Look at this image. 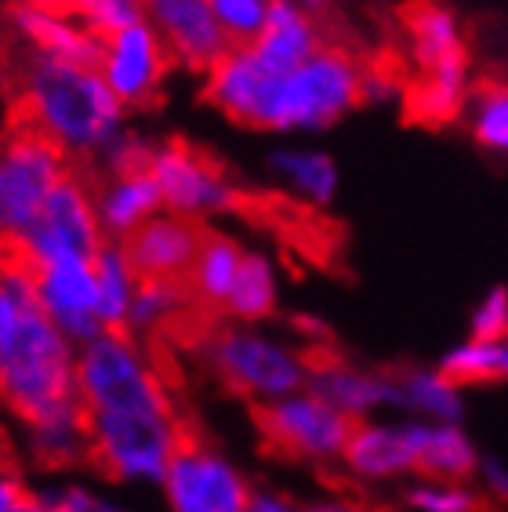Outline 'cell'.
<instances>
[{
	"label": "cell",
	"instance_id": "33",
	"mask_svg": "<svg viewBox=\"0 0 508 512\" xmlns=\"http://www.w3.org/2000/svg\"><path fill=\"white\" fill-rule=\"evenodd\" d=\"M102 509H106V505L84 491H66V494H59L55 502H48V512H102Z\"/></svg>",
	"mask_w": 508,
	"mask_h": 512
},
{
	"label": "cell",
	"instance_id": "38",
	"mask_svg": "<svg viewBox=\"0 0 508 512\" xmlns=\"http://www.w3.org/2000/svg\"><path fill=\"white\" fill-rule=\"evenodd\" d=\"M22 4H33V8L55 11V15H62V11L69 8V0H22Z\"/></svg>",
	"mask_w": 508,
	"mask_h": 512
},
{
	"label": "cell",
	"instance_id": "31",
	"mask_svg": "<svg viewBox=\"0 0 508 512\" xmlns=\"http://www.w3.org/2000/svg\"><path fill=\"white\" fill-rule=\"evenodd\" d=\"M508 331V287H490L487 295L472 306L469 335L472 338H501Z\"/></svg>",
	"mask_w": 508,
	"mask_h": 512
},
{
	"label": "cell",
	"instance_id": "32",
	"mask_svg": "<svg viewBox=\"0 0 508 512\" xmlns=\"http://www.w3.org/2000/svg\"><path fill=\"white\" fill-rule=\"evenodd\" d=\"M476 480H479V494L490 505H508V465L501 458H483Z\"/></svg>",
	"mask_w": 508,
	"mask_h": 512
},
{
	"label": "cell",
	"instance_id": "6",
	"mask_svg": "<svg viewBox=\"0 0 508 512\" xmlns=\"http://www.w3.org/2000/svg\"><path fill=\"white\" fill-rule=\"evenodd\" d=\"M77 393L91 411L178 414L164 382L135 353V342L113 335L88 342V353L77 364Z\"/></svg>",
	"mask_w": 508,
	"mask_h": 512
},
{
	"label": "cell",
	"instance_id": "21",
	"mask_svg": "<svg viewBox=\"0 0 508 512\" xmlns=\"http://www.w3.org/2000/svg\"><path fill=\"white\" fill-rule=\"evenodd\" d=\"M91 197L98 200V215H102L106 229L117 233V237L131 233L135 226H142V222L153 218V211L164 204L157 175L117 178V175H102V171H98L95 182H91Z\"/></svg>",
	"mask_w": 508,
	"mask_h": 512
},
{
	"label": "cell",
	"instance_id": "9",
	"mask_svg": "<svg viewBox=\"0 0 508 512\" xmlns=\"http://www.w3.org/2000/svg\"><path fill=\"white\" fill-rule=\"evenodd\" d=\"M157 182L164 204L171 211H186V215L229 211L236 186H240L229 175V164L222 157L182 135L167 138V146L157 153Z\"/></svg>",
	"mask_w": 508,
	"mask_h": 512
},
{
	"label": "cell",
	"instance_id": "23",
	"mask_svg": "<svg viewBox=\"0 0 508 512\" xmlns=\"http://www.w3.org/2000/svg\"><path fill=\"white\" fill-rule=\"evenodd\" d=\"M240 262H244L240 244L218 233V229H207L200 258H196V298L229 313V295H233Z\"/></svg>",
	"mask_w": 508,
	"mask_h": 512
},
{
	"label": "cell",
	"instance_id": "37",
	"mask_svg": "<svg viewBox=\"0 0 508 512\" xmlns=\"http://www.w3.org/2000/svg\"><path fill=\"white\" fill-rule=\"evenodd\" d=\"M298 8H302L309 19L320 22V15H327V11H331V0H298Z\"/></svg>",
	"mask_w": 508,
	"mask_h": 512
},
{
	"label": "cell",
	"instance_id": "24",
	"mask_svg": "<svg viewBox=\"0 0 508 512\" xmlns=\"http://www.w3.org/2000/svg\"><path fill=\"white\" fill-rule=\"evenodd\" d=\"M465 124L483 153L508 160V80H483L472 88Z\"/></svg>",
	"mask_w": 508,
	"mask_h": 512
},
{
	"label": "cell",
	"instance_id": "26",
	"mask_svg": "<svg viewBox=\"0 0 508 512\" xmlns=\"http://www.w3.org/2000/svg\"><path fill=\"white\" fill-rule=\"evenodd\" d=\"M276 309V284L269 273V262L262 255H244L240 273H236L233 295H229V313L240 320H269Z\"/></svg>",
	"mask_w": 508,
	"mask_h": 512
},
{
	"label": "cell",
	"instance_id": "28",
	"mask_svg": "<svg viewBox=\"0 0 508 512\" xmlns=\"http://www.w3.org/2000/svg\"><path fill=\"white\" fill-rule=\"evenodd\" d=\"M403 505L414 512H483L487 498L469 480H418L407 487Z\"/></svg>",
	"mask_w": 508,
	"mask_h": 512
},
{
	"label": "cell",
	"instance_id": "25",
	"mask_svg": "<svg viewBox=\"0 0 508 512\" xmlns=\"http://www.w3.org/2000/svg\"><path fill=\"white\" fill-rule=\"evenodd\" d=\"M440 371L454 385H490L508 382V353L501 338H465L440 360Z\"/></svg>",
	"mask_w": 508,
	"mask_h": 512
},
{
	"label": "cell",
	"instance_id": "20",
	"mask_svg": "<svg viewBox=\"0 0 508 512\" xmlns=\"http://www.w3.org/2000/svg\"><path fill=\"white\" fill-rule=\"evenodd\" d=\"M403 37H407V59L414 62L418 73L458 59V55H469L458 15L436 0H414L403 8Z\"/></svg>",
	"mask_w": 508,
	"mask_h": 512
},
{
	"label": "cell",
	"instance_id": "11",
	"mask_svg": "<svg viewBox=\"0 0 508 512\" xmlns=\"http://www.w3.org/2000/svg\"><path fill=\"white\" fill-rule=\"evenodd\" d=\"M37 255L44 262H62V258H77V262H95L102 251V233H98V215L91 204V189L80 182L77 171H69L59 186L51 189L48 204L26 233Z\"/></svg>",
	"mask_w": 508,
	"mask_h": 512
},
{
	"label": "cell",
	"instance_id": "36",
	"mask_svg": "<svg viewBox=\"0 0 508 512\" xmlns=\"http://www.w3.org/2000/svg\"><path fill=\"white\" fill-rule=\"evenodd\" d=\"M305 512H371L356 502H323V505H309Z\"/></svg>",
	"mask_w": 508,
	"mask_h": 512
},
{
	"label": "cell",
	"instance_id": "34",
	"mask_svg": "<svg viewBox=\"0 0 508 512\" xmlns=\"http://www.w3.org/2000/svg\"><path fill=\"white\" fill-rule=\"evenodd\" d=\"M0 476H15L19 480V451L11 444V436L0 429Z\"/></svg>",
	"mask_w": 508,
	"mask_h": 512
},
{
	"label": "cell",
	"instance_id": "40",
	"mask_svg": "<svg viewBox=\"0 0 508 512\" xmlns=\"http://www.w3.org/2000/svg\"><path fill=\"white\" fill-rule=\"evenodd\" d=\"M396 512H414V509H407V505H403V509H396Z\"/></svg>",
	"mask_w": 508,
	"mask_h": 512
},
{
	"label": "cell",
	"instance_id": "35",
	"mask_svg": "<svg viewBox=\"0 0 508 512\" xmlns=\"http://www.w3.org/2000/svg\"><path fill=\"white\" fill-rule=\"evenodd\" d=\"M251 512H298L291 502H284V498H269V494H258L251 502Z\"/></svg>",
	"mask_w": 508,
	"mask_h": 512
},
{
	"label": "cell",
	"instance_id": "18",
	"mask_svg": "<svg viewBox=\"0 0 508 512\" xmlns=\"http://www.w3.org/2000/svg\"><path fill=\"white\" fill-rule=\"evenodd\" d=\"M309 393L327 400L338 411H345L356 422L371 418L378 407L396 404V385H392L389 375H374V371L349 367L342 356H331L327 364L309 371Z\"/></svg>",
	"mask_w": 508,
	"mask_h": 512
},
{
	"label": "cell",
	"instance_id": "10",
	"mask_svg": "<svg viewBox=\"0 0 508 512\" xmlns=\"http://www.w3.org/2000/svg\"><path fill=\"white\" fill-rule=\"evenodd\" d=\"M102 48H106L102 77L120 99V106L157 109L164 102V80L175 66V55L153 30V22L142 19L127 26L117 37H109Z\"/></svg>",
	"mask_w": 508,
	"mask_h": 512
},
{
	"label": "cell",
	"instance_id": "7",
	"mask_svg": "<svg viewBox=\"0 0 508 512\" xmlns=\"http://www.w3.org/2000/svg\"><path fill=\"white\" fill-rule=\"evenodd\" d=\"M207 222L196 215L175 211L164 218H146L142 226L120 237L127 280H167V284L189 287L196 295V258L207 237Z\"/></svg>",
	"mask_w": 508,
	"mask_h": 512
},
{
	"label": "cell",
	"instance_id": "29",
	"mask_svg": "<svg viewBox=\"0 0 508 512\" xmlns=\"http://www.w3.org/2000/svg\"><path fill=\"white\" fill-rule=\"evenodd\" d=\"M273 168L284 171L294 186L302 189V197L316 207L327 204L338 189V168L323 153H280V157H273Z\"/></svg>",
	"mask_w": 508,
	"mask_h": 512
},
{
	"label": "cell",
	"instance_id": "12",
	"mask_svg": "<svg viewBox=\"0 0 508 512\" xmlns=\"http://www.w3.org/2000/svg\"><path fill=\"white\" fill-rule=\"evenodd\" d=\"M142 8L178 66L211 73V66L229 51L207 0H142Z\"/></svg>",
	"mask_w": 508,
	"mask_h": 512
},
{
	"label": "cell",
	"instance_id": "14",
	"mask_svg": "<svg viewBox=\"0 0 508 512\" xmlns=\"http://www.w3.org/2000/svg\"><path fill=\"white\" fill-rule=\"evenodd\" d=\"M323 40H327L323 26L316 19H309L294 0H269L265 26L258 33V40L247 48V55L265 77L284 80L313 59Z\"/></svg>",
	"mask_w": 508,
	"mask_h": 512
},
{
	"label": "cell",
	"instance_id": "1",
	"mask_svg": "<svg viewBox=\"0 0 508 512\" xmlns=\"http://www.w3.org/2000/svg\"><path fill=\"white\" fill-rule=\"evenodd\" d=\"M77 153H69L37 117L22 109H4L0 142V233L26 237L48 204L51 189L73 171Z\"/></svg>",
	"mask_w": 508,
	"mask_h": 512
},
{
	"label": "cell",
	"instance_id": "15",
	"mask_svg": "<svg viewBox=\"0 0 508 512\" xmlns=\"http://www.w3.org/2000/svg\"><path fill=\"white\" fill-rule=\"evenodd\" d=\"M40 298H44V309H48V316L59 324L62 335L77 338V342H95V338H102L95 262H77V258L48 262V266H44Z\"/></svg>",
	"mask_w": 508,
	"mask_h": 512
},
{
	"label": "cell",
	"instance_id": "13",
	"mask_svg": "<svg viewBox=\"0 0 508 512\" xmlns=\"http://www.w3.org/2000/svg\"><path fill=\"white\" fill-rule=\"evenodd\" d=\"M276 88L280 80L265 77L262 69L254 66L247 48L225 51L222 59L207 73L204 102L222 109L225 117L244 124V128L273 131V109H276Z\"/></svg>",
	"mask_w": 508,
	"mask_h": 512
},
{
	"label": "cell",
	"instance_id": "19",
	"mask_svg": "<svg viewBox=\"0 0 508 512\" xmlns=\"http://www.w3.org/2000/svg\"><path fill=\"white\" fill-rule=\"evenodd\" d=\"M342 465L360 480H400L414 473L407 425H385L363 418L342 454Z\"/></svg>",
	"mask_w": 508,
	"mask_h": 512
},
{
	"label": "cell",
	"instance_id": "3",
	"mask_svg": "<svg viewBox=\"0 0 508 512\" xmlns=\"http://www.w3.org/2000/svg\"><path fill=\"white\" fill-rule=\"evenodd\" d=\"M363 59L342 40H323L320 51L298 73L280 80L273 109V131L327 128L356 106H363Z\"/></svg>",
	"mask_w": 508,
	"mask_h": 512
},
{
	"label": "cell",
	"instance_id": "17",
	"mask_svg": "<svg viewBox=\"0 0 508 512\" xmlns=\"http://www.w3.org/2000/svg\"><path fill=\"white\" fill-rule=\"evenodd\" d=\"M414 473L421 480H472L479 473V451L461 422H407Z\"/></svg>",
	"mask_w": 508,
	"mask_h": 512
},
{
	"label": "cell",
	"instance_id": "22",
	"mask_svg": "<svg viewBox=\"0 0 508 512\" xmlns=\"http://www.w3.org/2000/svg\"><path fill=\"white\" fill-rule=\"evenodd\" d=\"M396 407L411 411L418 422H461L465 414V389L454 385L440 367H411L392 378Z\"/></svg>",
	"mask_w": 508,
	"mask_h": 512
},
{
	"label": "cell",
	"instance_id": "39",
	"mask_svg": "<svg viewBox=\"0 0 508 512\" xmlns=\"http://www.w3.org/2000/svg\"><path fill=\"white\" fill-rule=\"evenodd\" d=\"M102 512H124V509H113V505H106V509H102Z\"/></svg>",
	"mask_w": 508,
	"mask_h": 512
},
{
	"label": "cell",
	"instance_id": "8",
	"mask_svg": "<svg viewBox=\"0 0 508 512\" xmlns=\"http://www.w3.org/2000/svg\"><path fill=\"white\" fill-rule=\"evenodd\" d=\"M207 360L218 382L247 404H258V396H287L309 382L294 353L229 327H222L215 342L207 345Z\"/></svg>",
	"mask_w": 508,
	"mask_h": 512
},
{
	"label": "cell",
	"instance_id": "27",
	"mask_svg": "<svg viewBox=\"0 0 508 512\" xmlns=\"http://www.w3.org/2000/svg\"><path fill=\"white\" fill-rule=\"evenodd\" d=\"M62 15L106 44L120 30L146 19V8H142V0H69V8Z\"/></svg>",
	"mask_w": 508,
	"mask_h": 512
},
{
	"label": "cell",
	"instance_id": "5",
	"mask_svg": "<svg viewBox=\"0 0 508 512\" xmlns=\"http://www.w3.org/2000/svg\"><path fill=\"white\" fill-rule=\"evenodd\" d=\"M251 418L262 436V454L280 458V462L342 458L360 425L313 393L298 400H276V404H251Z\"/></svg>",
	"mask_w": 508,
	"mask_h": 512
},
{
	"label": "cell",
	"instance_id": "2",
	"mask_svg": "<svg viewBox=\"0 0 508 512\" xmlns=\"http://www.w3.org/2000/svg\"><path fill=\"white\" fill-rule=\"evenodd\" d=\"M182 414V411H178ZM178 414L91 411L80 400V422L88 440V469L106 480H164L175 454Z\"/></svg>",
	"mask_w": 508,
	"mask_h": 512
},
{
	"label": "cell",
	"instance_id": "16",
	"mask_svg": "<svg viewBox=\"0 0 508 512\" xmlns=\"http://www.w3.org/2000/svg\"><path fill=\"white\" fill-rule=\"evenodd\" d=\"M472 99V73H469V55L440 62L432 69H421L418 77L407 80L403 88V109L407 120L421 124V128H447L458 117H465Z\"/></svg>",
	"mask_w": 508,
	"mask_h": 512
},
{
	"label": "cell",
	"instance_id": "4",
	"mask_svg": "<svg viewBox=\"0 0 508 512\" xmlns=\"http://www.w3.org/2000/svg\"><path fill=\"white\" fill-rule=\"evenodd\" d=\"M167 502L175 512H251V487L233 465L222 462L193 414L175 422V454L164 473Z\"/></svg>",
	"mask_w": 508,
	"mask_h": 512
},
{
	"label": "cell",
	"instance_id": "30",
	"mask_svg": "<svg viewBox=\"0 0 508 512\" xmlns=\"http://www.w3.org/2000/svg\"><path fill=\"white\" fill-rule=\"evenodd\" d=\"M207 4L215 11L229 51L251 48L265 26V15H269V0H207Z\"/></svg>",
	"mask_w": 508,
	"mask_h": 512
}]
</instances>
